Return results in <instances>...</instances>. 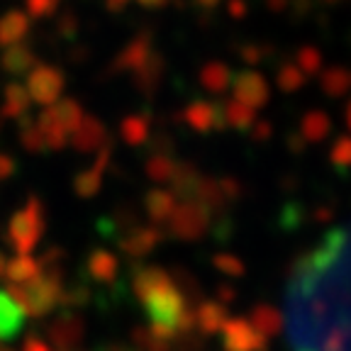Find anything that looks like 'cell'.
Listing matches in <instances>:
<instances>
[{"label": "cell", "mask_w": 351, "mask_h": 351, "mask_svg": "<svg viewBox=\"0 0 351 351\" xmlns=\"http://www.w3.org/2000/svg\"><path fill=\"white\" fill-rule=\"evenodd\" d=\"M247 319L252 322V327L256 329L258 335L266 337V339H271V337H278L280 332H283V327H285L283 313H280L278 307L266 305V302H258V305H254L252 310H249Z\"/></svg>", "instance_id": "obj_16"}, {"label": "cell", "mask_w": 351, "mask_h": 351, "mask_svg": "<svg viewBox=\"0 0 351 351\" xmlns=\"http://www.w3.org/2000/svg\"><path fill=\"white\" fill-rule=\"evenodd\" d=\"M22 322H25V313L20 310L15 300L5 293V288H0V344L20 332Z\"/></svg>", "instance_id": "obj_19"}, {"label": "cell", "mask_w": 351, "mask_h": 351, "mask_svg": "<svg viewBox=\"0 0 351 351\" xmlns=\"http://www.w3.org/2000/svg\"><path fill=\"white\" fill-rule=\"evenodd\" d=\"M222 117H225L227 127H234V130H252L254 122H256V110L232 98L222 105Z\"/></svg>", "instance_id": "obj_25"}, {"label": "cell", "mask_w": 351, "mask_h": 351, "mask_svg": "<svg viewBox=\"0 0 351 351\" xmlns=\"http://www.w3.org/2000/svg\"><path fill=\"white\" fill-rule=\"evenodd\" d=\"M295 66L305 76H315V73H319V69H322V54H319V49H315V47H302V49L298 51Z\"/></svg>", "instance_id": "obj_34"}, {"label": "cell", "mask_w": 351, "mask_h": 351, "mask_svg": "<svg viewBox=\"0 0 351 351\" xmlns=\"http://www.w3.org/2000/svg\"><path fill=\"white\" fill-rule=\"evenodd\" d=\"M20 351H54L49 346V341L44 339V337L39 335H27L25 337V341H22Z\"/></svg>", "instance_id": "obj_35"}, {"label": "cell", "mask_w": 351, "mask_h": 351, "mask_svg": "<svg viewBox=\"0 0 351 351\" xmlns=\"http://www.w3.org/2000/svg\"><path fill=\"white\" fill-rule=\"evenodd\" d=\"M15 171H17L15 159H12L10 154L0 152V181H10L12 176H15Z\"/></svg>", "instance_id": "obj_36"}, {"label": "cell", "mask_w": 351, "mask_h": 351, "mask_svg": "<svg viewBox=\"0 0 351 351\" xmlns=\"http://www.w3.org/2000/svg\"><path fill=\"white\" fill-rule=\"evenodd\" d=\"M213 266L219 271V274L230 276V278H241V276L247 274V266H244V261H241L237 254H215L213 256Z\"/></svg>", "instance_id": "obj_32"}, {"label": "cell", "mask_w": 351, "mask_h": 351, "mask_svg": "<svg viewBox=\"0 0 351 351\" xmlns=\"http://www.w3.org/2000/svg\"><path fill=\"white\" fill-rule=\"evenodd\" d=\"M17 142H20V147L27 154H44L47 152V147H44V134L34 120L22 122L20 132H17Z\"/></svg>", "instance_id": "obj_30"}, {"label": "cell", "mask_w": 351, "mask_h": 351, "mask_svg": "<svg viewBox=\"0 0 351 351\" xmlns=\"http://www.w3.org/2000/svg\"><path fill=\"white\" fill-rule=\"evenodd\" d=\"M86 339V317L81 313L61 310L47 324V341L54 351H76Z\"/></svg>", "instance_id": "obj_5"}, {"label": "cell", "mask_w": 351, "mask_h": 351, "mask_svg": "<svg viewBox=\"0 0 351 351\" xmlns=\"http://www.w3.org/2000/svg\"><path fill=\"white\" fill-rule=\"evenodd\" d=\"M288 3H291V0H271L269 5L274 8V10H283V8L288 5Z\"/></svg>", "instance_id": "obj_45"}, {"label": "cell", "mask_w": 351, "mask_h": 351, "mask_svg": "<svg viewBox=\"0 0 351 351\" xmlns=\"http://www.w3.org/2000/svg\"><path fill=\"white\" fill-rule=\"evenodd\" d=\"M181 120L191 127L193 132L208 134L213 130H225V117H222V105L210 103V100H195L183 110Z\"/></svg>", "instance_id": "obj_11"}, {"label": "cell", "mask_w": 351, "mask_h": 351, "mask_svg": "<svg viewBox=\"0 0 351 351\" xmlns=\"http://www.w3.org/2000/svg\"><path fill=\"white\" fill-rule=\"evenodd\" d=\"M232 71H230V66L222 64V61H213V64H208L200 71V83L205 86V90H210L213 95H219V93H225L227 88L232 86Z\"/></svg>", "instance_id": "obj_23"}, {"label": "cell", "mask_w": 351, "mask_h": 351, "mask_svg": "<svg viewBox=\"0 0 351 351\" xmlns=\"http://www.w3.org/2000/svg\"><path fill=\"white\" fill-rule=\"evenodd\" d=\"M344 122H346V130L351 132V98H349V103L344 105Z\"/></svg>", "instance_id": "obj_43"}, {"label": "cell", "mask_w": 351, "mask_h": 351, "mask_svg": "<svg viewBox=\"0 0 351 351\" xmlns=\"http://www.w3.org/2000/svg\"><path fill=\"white\" fill-rule=\"evenodd\" d=\"M5 252H3V249H0V278H3V269H5Z\"/></svg>", "instance_id": "obj_46"}, {"label": "cell", "mask_w": 351, "mask_h": 351, "mask_svg": "<svg viewBox=\"0 0 351 351\" xmlns=\"http://www.w3.org/2000/svg\"><path fill=\"white\" fill-rule=\"evenodd\" d=\"M230 12H232V15H237V17H241V15H244V5H241V3H232Z\"/></svg>", "instance_id": "obj_44"}, {"label": "cell", "mask_w": 351, "mask_h": 351, "mask_svg": "<svg viewBox=\"0 0 351 351\" xmlns=\"http://www.w3.org/2000/svg\"><path fill=\"white\" fill-rule=\"evenodd\" d=\"M232 90H234V100L249 105V108L258 110L269 103L271 90L266 78L258 71H241L232 78Z\"/></svg>", "instance_id": "obj_10"}, {"label": "cell", "mask_w": 351, "mask_h": 351, "mask_svg": "<svg viewBox=\"0 0 351 351\" xmlns=\"http://www.w3.org/2000/svg\"><path fill=\"white\" fill-rule=\"evenodd\" d=\"M47 234V205L32 195L20 210H15L5 227V241L15 254H34Z\"/></svg>", "instance_id": "obj_1"}, {"label": "cell", "mask_w": 351, "mask_h": 351, "mask_svg": "<svg viewBox=\"0 0 351 351\" xmlns=\"http://www.w3.org/2000/svg\"><path fill=\"white\" fill-rule=\"evenodd\" d=\"M222 349L225 351H266L269 339L261 337L252 327L247 317H227V322L219 329Z\"/></svg>", "instance_id": "obj_6"}, {"label": "cell", "mask_w": 351, "mask_h": 351, "mask_svg": "<svg viewBox=\"0 0 351 351\" xmlns=\"http://www.w3.org/2000/svg\"><path fill=\"white\" fill-rule=\"evenodd\" d=\"M93 293L86 283H73V285H64L59 295V310H69V313H81L83 307L90 302Z\"/></svg>", "instance_id": "obj_28"}, {"label": "cell", "mask_w": 351, "mask_h": 351, "mask_svg": "<svg viewBox=\"0 0 351 351\" xmlns=\"http://www.w3.org/2000/svg\"><path fill=\"white\" fill-rule=\"evenodd\" d=\"M39 274L42 269H39L37 256L32 254H15L12 258H8L5 269H3V278L8 280V285H25L37 278Z\"/></svg>", "instance_id": "obj_17"}, {"label": "cell", "mask_w": 351, "mask_h": 351, "mask_svg": "<svg viewBox=\"0 0 351 351\" xmlns=\"http://www.w3.org/2000/svg\"><path fill=\"white\" fill-rule=\"evenodd\" d=\"M315 219H317V222H329V219H332V210H329V208H317V210H315Z\"/></svg>", "instance_id": "obj_41"}, {"label": "cell", "mask_w": 351, "mask_h": 351, "mask_svg": "<svg viewBox=\"0 0 351 351\" xmlns=\"http://www.w3.org/2000/svg\"><path fill=\"white\" fill-rule=\"evenodd\" d=\"M83 271L93 283L110 285L115 283L117 276H120V256L110 249H93V252L86 256L83 263Z\"/></svg>", "instance_id": "obj_12"}, {"label": "cell", "mask_w": 351, "mask_h": 351, "mask_svg": "<svg viewBox=\"0 0 351 351\" xmlns=\"http://www.w3.org/2000/svg\"><path fill=\"white\" fill-rule=\"evenodd\" d=\"M319 86L329 98H344L351 90V71L344 66H332L319 76Z\"/></svg>", "instance_id": "obj_22"}, {"label": "cell", "mask_w": 351, "mask_h": 351, "mask_svg": "<svg viewBox=\"0 0 351 351\" xmlns=\"http://www.w3.org/2000/svg\"><path fill=\"white\" fill-rule=\"evenodd\" d=\"M164 234L166 232L156 225H137V227H130V230L120 237L117 247L130 258H142L159 247L161 241H164Z\"/></svg>", "instance_id": "obj_8"}, {"label": "cell", "mask_w": 351, "mask_h": 351, "mask_svg": "<svg viewBox=\"0 0 351 351\" xmlns=\"http://www.w3.org/2000/svg\"><path fill=\"white\" fill-rule=\"evenodd\" d=\"M132 344L137 351H171L173 341H164L154 335L149 324H139V327L132 329Z\"/></svg>", "instance_id": "obj_29"}, {"label": "cell", "mask_w": 351, "mask_h": 351, "mask_svg": "<svg viewBox=\"0 0 351 351\" xmlns=\"http://www.w3.org/2000/svg\"><path fill=\"white\" fill-rule=\"evenodd\" d=\"M76 351H86V349H76Z\"/></svg>", "instance_id": "obj_48"}, {"label": "cell", "mask_w": 351, "mask_h": 351, "mask_svg": "<svg viewBox=\"0 0 351 351\" xmlns=\"http://www.w3.org/2000/svg\"><path fill=\"white\" fill-rule=\"evenodd\" d=\"M120 139L127 147L137 149L152 139V122L147 115H127L120 122Z\"/></svg>", "instance_id": "obj_21"}, {"label": "cell", "mask_w": 351, "mask_h": 351, "mask_svg": "<svg viewBox=\"0 0 351 351\" xmlns=\"http://www.w3.org/2000/svg\"><path fill=\"white\" fill-rule=\"evenodd\" d=\"M64 81L56 71L51 69H39L32 78H29V100L39 105H54V100L59 98Z\"/></svg>", "instance_id": "obj_13"}, {"label": "cell", "mask_w": 351, "mask_h": 351, "mask_svg": "<svg viewBox=\"0 0 351 351\" xmlns=\"http://www.w3.org/2000/svg\"><path fill=\"white\" fill-rule=\"evenodd\" d=\"M176 205H178V200L169 188H152L144 197V213L149 217V225H166L173 215Z\"/></svg>", "instance_id": "obj_14"}, {"label": "cell", "mask_w": 351, "mask_h": 351, "mask_svg": "<svg viewBox=\"0 0 351 351\" xmlns=\"http://www.w3.org/2000/svg\"><path fill=\"white\" fill-rule=\"evenodd\" d=\"M241 59L249 61V64H258V61H263V51L258 47H244L241 49Z\"/></svg>", "instance_id": "obj_39"}, {"label": "cell", "mask_w": 351, "mask_h": 351, "mask_svg": "<svg viewBox=\"0 0 351 351\" xmlns=\"http://www.w3.org/2000/svg\"><path fill=\"white\" fill-rule=\"evenodd\" d=\"M173 171H176V159L171 154L154 152L147 159V164H144V173H147L149 181L156 183V186H169Z\"/></svg>", "instance_id": "obj_24"}, {"label": "cell", "mask_w": 351, "mask_h": 351, "mask_svg": "<svg viewBox=\"0 0 351 351\" xmlns=\"http://www.w3.org/2000/svg\"><path fill=\"white\" fill-rule=\"evenodd\" d=\"M47 110H49L51 117H54V120L59 122V125L64 127L69 134H71V132L76 130V127L81 125V120H83V108L76 103V100H71V98L59 100V103L49 105Z\"/></svg>", "instance_id": "obj_26"}, {"label": "cell", "mask_w": 351, "mask_h": 351, "mask_svg": "<svg viewBox=\"0 0 351 351\" xmlns=\"http://www.w3.org/2000/svg\"><path fill=\"white\" fill-rule=\"evenodd\" d=\"M227 317H230V315H227L225 305H219V302H215V300H203L195 307V329L203 337L219 335V329L227 322Z\"/></svg>", "instance_id": "obj_18"}, {"label": "cell", "mask_w": 351, "mask_h": 351, "mask_svg": "<svg viewBox=\"0 0 351 351\" xmlns=\"http://www.w3.org/2000/svg\"><path fill=\"white\" fill-rule=\"evenodd\" d=\"M0 351H15V349H10V346H3V344H0Z\"/></svg>", "instance_id": "obj_47"}, {"label": "cell", "mask_w": 351, "mask_h": 351, "mask_svg": "<svg viewBox=\"0 0 351 351\" xmlns=\"http://www.w3.org/2000/svg\"><path fill=\"white\" fill-rule=\"evenodd\" d=\"M108 144H112L110 142L108 127L93 115H83L81 125L69 137V147H73L78 154H98Z\"/></svg>", "instance_id": "obj_9"}, {"label": "cell", "mask_w": 351, "mask_h": 351, "mask_svg": "<svg viewBox=\"0 0 351 351\" xmlns=\"http://www.w3.org/2000/svg\"><path fill=\"white\" fill-rule=\"evenodd\" d=\"M305 81H307V76L293 64V61L283 64L278 69V73H276V83H278V88L283 93H295V90H300V88L305 86Z\"/></svg>", "instance_id": "obj_31"}, {"label": "cell", "mask_w": 351, "mask_h": 351, "mask_svg": "<svg viewBox=\"0 0 351 351\" xmlns=\"http://www.w3.org/2000/svg\"><path fill=\"white\" fill-rule=\"evenodd\" d=\"M237 300V291L232 288V285H227V283H222V285H217V300L215 302H219V305H232V302Z\"/></svg>", "instance_id": "obj_38"}, {"label": "cell", "mask_w": 351, "mask_h": 351, "mask_svg": "<svg viewBox=\"0 0 351 351\" xmlns=\"http://www.w3.org/2000/svg\"><path fill=\"white\" fill-rule=\"evenodd\" d=\"M305 139L300 137V134H291V137H288V149H291V152H295V154H302L305 152Z\"/></svg>", "instance_id": "obj_40"}, {"label": "cell", "mask_w": 351, "mask_h": 351, "mask_svg": "<svg viewBox=\"0 0 351 351\" xmlns=\"http://www.w3.org/2000/svg\"><path fill=\"white\" fill-rule=\"evenodd\" d=\"M329 161H332V166H337V169H341V171L351 169V134H344V137H339L332 144V149H329Z\"/></svg>", "instance_id": "obj_33"}, {"label": "cell", "mask_w": 351, "mask_h": 351, "mask_svg": "<svg viewBox=\"0 0 351 351\" xmlns=\"http://www.w3.org/2000/svg\"><path fill=\"white\" fill-rule=\"evenodd\" d=\"M210 219H213L210 210H205L195 200H186V203L176 205L173 215L166 222V234L178 241H197L208 234Z\"/></svg>", "instance_id": "obj_4"}, {"label": "cell", "mask_w": 351, "mask_h": 351, "mask_svg": "<svg viewBox=\"0 0 351 351\" xmlns=\"http://www.w3.org/2000/svg\"><path fill=\"white\" fill-rule=\"evenodd\" d=\"M332 134V120L324 110H310L300 122V137L305 144H319Z\"/></svg>", "instance_id": "obj_20"}, {"label": "cell", "mask_w": 351, "mask_h": 351, "mask_svg": "<svg viewBox=\"0 0 351 351\" xmlns=\"http://www.w3.org/2000/svg\"><path fill=\"white\" fill-rule=\"evenodd\" d=\"M100 351H137V349H132V346H120V344H105Z\"/></svg>", "instance_id": "obj_42"}, {"label": "cell", "mask_w": 351, "mask_h": 351, "mask_svg": "<svg viewBox=\"0 0 351 351\" xmlns=\"http://www.w3.org/2000/svg\"><path fill=\"white\" fill-rule=\"evenodd\" d=\"M29 95L25 88L10 86L5 90V100H3V108H0V117H8V120H22L25 112L29 110Z\"/></svg>", "instance_id": "obj_27"}, {"label": "cell", "mask_w": 351, "mask_h": 351, "mask_svg": "<svg viewBox=\"0 0 351 351\" xmlns=\"http://www.w3.org/2000/svg\"><path fill=\"white\" fill-rule=\"evenodd\" d=\"M139 302H142L144 315H147L152 327L169 329V332H173V335L178 337V319H181L188 302H186V298L181 295V291L176 288L171 274H166L154 288H149V291L139 298Z\"/></svg>", "instance_id": "obj_2"}, {"label": "cell", "mask_w": 351, "mask_h": 351, "mask_svg": "<svg viewBox=\"0 0 351 351\" xmlns=\"http://www.w3.org/2000/svg\"><path fill=\"white\" fill-rule=\"evenodd\" d=\"M110 161H112V144H108V147H103L98 154H93V164L73 176L71 188L81 200H90V197H95L100 193Z\"/></svg>", "instance_id": "obj_7"}, {"label": "cell", "mask_w": 351, "mask_h": 351, "mask_svg": "<svg viewBox=\"0 0 351 351\" xmlns=\"http://www.w3.org/2000/svg\"><path fill=\"white\" fill-rule=\"evenodd\" d=\"M66 283L39 274L34 280L25 285H5V293L20 305L25 317H47L59 310V295Z\"/></svg>", "instance_id": "obj_3"}, {"label": "cell", "mask_w": 351, "mask_h": 351, "mask_svg": "<svg viewBox=\"0 0 351 351\" xmlns=\"http://www.w3.org/2000/svg\"><path fill=\"white\" fill-rule=\"evenodd\" d=\"M274 134V127L269 125V122H263V120H256L252 127V139H256V142H266V139Z\"/></svg>", "instance_id": "obj_37"}, {"label": "cell", "mask_w": 351, "mask_h": 351, "mask_svg": "<svg viewBox=\"0 0 351 351\" xmlns=\"http://www.w3.org/2000/svg\"><path fill=\"white\" fill-rule=\"evenodd\" d=\"M200 178H203V173L193 164H188V161H176V171L169 181V191L173 193L178 203H186V200L195 197Z\"/></svg>", "instance_id": "obj_15"}]
</instances>
